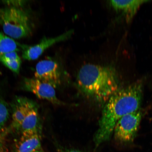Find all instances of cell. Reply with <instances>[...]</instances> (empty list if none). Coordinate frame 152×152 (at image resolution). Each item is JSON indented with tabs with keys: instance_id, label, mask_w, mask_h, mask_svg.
<instances>
[{
	"instance_id": "1",
	"label": "cell",
	"mask_w": 152,
	"mask_h": 152,
	"mask_svg": "<svg viewBox=\"0 0 152 152\" xmlns=\"http://www.w3.org/2000/svg\"><path fill=\"white\" fill-rule=\"evenodd\" d=\"M142 97V84L138 81L120 88L112 95L104 105L98 129L94 136L96 149L110 139L120 119L140 110Z\"/></svg>"
},
{
	"instance_id": "2",
	"label": "cell",
	"mask_w": 152,
	"mask_h": 152,
	"mask_svg": "<svg viewBox=\"0 0 152 152\" xmlns=\"http://www.w3.org/2000/svg\"><path fill=\"white\" fill-rule=\"evenodd\" d=\"M76 84L85 97L103 105L120 88L115 68L92 64L82 66L77 74Z\"/></svg>"
},
{
	"instance_id": "3",
	"label": "cell",
	"mask_w": 152,
	"mask_h": 152,
	"mask_svg": "<svg viewBox=\"0 0 152 152\" xmlns=\"http://www.w3.org/2000/svg\"><path fill=\"white\" fill-rule=\"evenodd\" d=\"M0 25L5 34L13 39L25 37L31 33V23L28 15L19 8H0Z\"/></svg>"
},
{
	"instance_id": "4",
	"label": "cell",
	"mask_w": 152,
	"mask_h": 152,
	"mask_svg": "<svg viewBox=\"0 0 152 152\" xmlns=\"http://www.w3.org/2000/svg\"><path fill=\"white\" fill-rule=\"evenodd\" d=\"M142 117V113L139 110L120 119L113 131L115 140L122 144H128L134 141L137 134Z\"/></svg>"
},
{
	"instance_id": "5",
	"label": "cell",
	"mask_w": 152,
	"mask_h": 152,
	"mask_svg": "<svg viewBox=\"0 0 152 152\" xmlns=\"http://www.w3.org/2000/svg\"><path fill=\"white\" fill-rule=\"evenodd\" d=\"M24 85L26 90L40 99L48 101L56 105H65L64 102L57 97L55 88L50 83L34 78L25 79Z\"/></svg>"
},
{
	"instance_id": "6",
	"label": "cell",
	"mask_w": 152,
	"mask_h": 152,
	"mask_svg": "<svg viewBox=\"0 0 152 152\" xmlns=\"http://www.w3.org/2000/svg\"><path fill=\"white\" fill-rule=\"evenodd\" d=\"M73 30H71L58 37L44 38L39 43L31 46L21 45V48L23 49V58L24 60L28 61L37 59L47 49L55 44L69 39L73 35Z\"/></svg>"
},
{
	"instance_id": "7",
	"label": "cell",
	"mask_w": 152,
	"mask_h": 152,
	"mask_svg": "<svg viewBox=\"0 0 152 152\" xmlns=\"http://www.w3.org/2000/svg\"><path fill=\"white\" fill-rule=\"evenodd\" d=\"M35 78L50 83L56 88L61 83L59 66L52 60H42L36 65Z\"/></svg>"
},
{
	"instance_id": "8",
	"label": "cell",
	"mask_w": 152,
	"mask_h": 152,
	"mask_svg": "<svg viewBox=\"0 0 152 152\" xmlns=\"http://www.w3.org/2000/svg\"><path fill=\"white\" fill-rule=\"evenodd\" d=\"M41 133L31 130L22 132L15 142L12 152H35L42 150Z\"/></svg>"
},
{
	"instance_id": "9",
	"label": "cell",
	"mask_w": 152,
	"mask_h": 152,
	"mask_svg": "<svg viewBox=\"0 0 152 152\" xmlns=\"http://www.w3.org/2000/svg\"><path fill=\"white\" fill-rule=\"evenodd\" d=\"M149 1L142 0H112L110 1V3L113 8L117 12L121 13L126 22H129L132 20L141 6Z\"/></svg>"
},
{
	"instance_id": "10",
	"label": "cell",
	"mask_w": 152,
	"mask_h": 152,
	"mask_svg": "<svg viewBox=\"0 0 152 152\" xmlns=\"http://www.w3.org/2000/svg\"><path fill=\"white\" fill-rule=\"evenodd\" d=\"M20 130L22 132L31 130L41 132L37 106L32 102L28 108Z\"/></svg>"
},
{
	"instance_id": "11",
	"label": "cell",
	"mask_w": 152,
	"mask_h": 152,
	"mask_svg": "<svg viewBox=\"0 0 152 152\" xmlns=\"http://www.w3.org/2000/svg\"><path fill=\"white\" fill-rule=\"evenodd\" d=\"M31 102L26 98H19L15 103L12 115V126L15 130H20L22 123Z\"/></svg>"
},
{
	"instance_id": "12",
	"label": "cell",
	"mask_w": 152,
	"mask_h": 152,
	"mask_svg": "<svg viewBox=\"0 0 152 152\" xmlns=\"http://www.w3.org/2000/svg\"><path fill=\"white\" fill-rule=\"evenodd\" d=\"M20 46L12 38L0 32V55L17 52L19 50V47Z\"/></svg>"
},
{
	"instance_id": "13",
	"label": "cell",
	"mask_w": 152,
	"mask_h": 152,
	"mask_svg": "<svg viewBox=\"0 0 152 152\" xmlns=\"http://www.w3.org/2000/svg\"><path fill=\"white\" fill-rule=\"evenodd\" d=\"M9 115L8 106L4 101L0 99V130L4 126Z\"/></svg>"
},
{
	"instance_id": "14",
	"label": "cell",
	"mask_w": 152,
	"mask_h": 152,
	"mask_svg": "<svg viewBox=\"0 0 152 152\" xmlns=\"http://www.w3.org/2000/svg\"><path fill=\"white\" fill-rule=\"evenodd\" d=\"M6 66L11 71L16 74L20 72L21 61H4L1 62Z\"/></svg>"
},
{
	"instance_id": "15",
	"label": "cell",
	"mask_w": 152,
	"mask_h": 152,
	"mask_svg": "<svg viewBox=\"0 0 152 152\" xmlns=\"http://www.w3.org/2000/svg\"><path fill=\"white\" fill-rule=\"evenodd\" d=\"M21 61L16 52H10L6 54L0 55V61Z\"/></svg>"
},
{
	"instance_id": "16",
	"label": "cell",
	"mask_w": 152,
	"mask_h": 152,
	"mask_svg": "<svg viewBox=\"0 0 152 152\" xmlns=\"http://www.w3.org/2000/svg\"><path fill=\"white\" fill-rule=\"evenodd\" d=\"M26 1H3V2L8 5L9 7L19 8L22 6Z\"/></svg>"
},
{
	"instance_id": "17",
	"label": "cell",
	"mask_w": 152,
	"mask_h": 152,
	"mask_svg": "<svg viewBox=\"0 0 152 152\" xmlns=\"http://www.w3.org/2000/svg\"><path fill=\"white\" fill-rule=\"evenodd\" d=\"M59 152H83L75 149H62Z\"/></svg>"
},
{
	"instance_id": "18",
	"label": "cell",
	"mask_w": 152,
	"mask_h": 152,
	"mask_svg": "<svg viewBox=\"0 0 152 152\" xmlns=\"http://www.w3.org/2000/svg\"><path fill=\"white\" fill-rule=\"evenodd\" d=\"M0 152H4V144L1 138H0Z\"/></svg>"
},
{
	"instance_id": "19",
	"label": "cell",
	"mask_w": 152,
	"mask_h": 152,
	"mask_svg": "<svg viewBox=\"0 0 152 152\" xmlns=\"http://www.w3.org/2000/svg\"><path fill=\"white\" fill-rule=\"evenodd\" d=\"M35 152H43V151H42V150H40V151H36Z\"/></svg>"
}]
</instances>
